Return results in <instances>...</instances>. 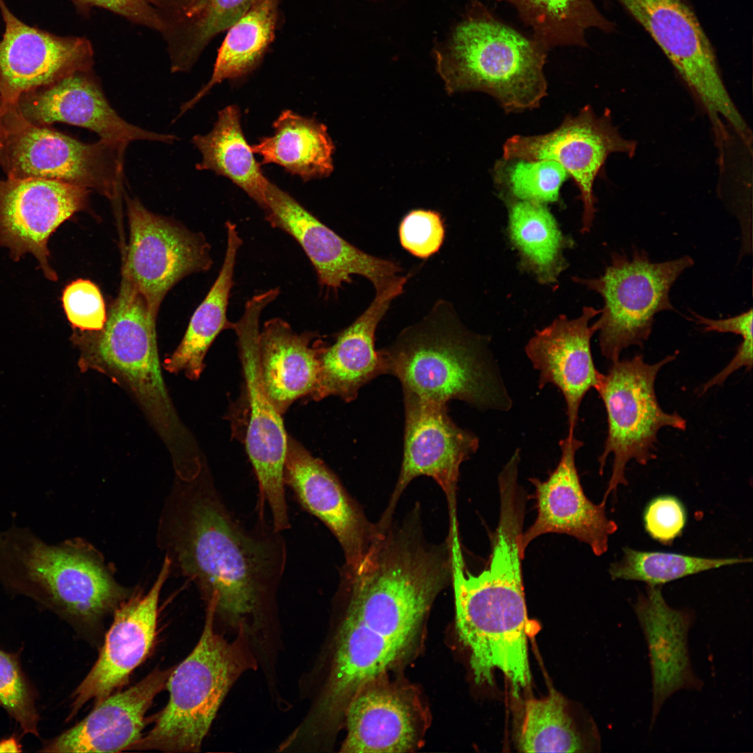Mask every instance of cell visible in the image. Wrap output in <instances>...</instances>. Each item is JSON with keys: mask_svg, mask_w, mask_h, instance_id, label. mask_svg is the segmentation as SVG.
<instances>
[{"mask_svg": "<svg viewBox=\"0 0 753 753\" xmlns=\"http://www.w3.org/2000/svg\"><path fill=\"white\" fill-rule=\"evenodd\" d=\"M525 510V503L517 498L501 499L488 566L473 575L464 568L461 557H456L452 580L457 631L470 653L475 682L492 684L499 671L516 697L531 680L522 572Z\"/></svg>", "mask_w": 753, "mask_h": 753, "instance_id": "1", "label": "cell"}, {"mask_svg": "<svg viewBox=\"0 0 753 753\" xmlns=\"http://www.w3.org/2000/svg\"><path fill=\"white\" fill-rule=\"evenodd\" d=\"M166 523L169 548L183 573L215 614L245 624L279 572L273 546L242 529L211 486L175 491Z\"/></svg>", "mask_w": 753, "mask_h": 753, "instance_id": "2", "label": "cell"}, {"mask_svg": "<svg viewBox=\"0 0 753 753\" xmlns=\"http://www.w3.org/2000/svg\"><path fill=\"white\" fill-rule=\"evenodd\" d=\"M0 584L8 595L30 599L95 641L104 619L132 594L85 541L51 544L16 524L0 530Z\"/></svg>", "mask_w": 753, "mask_h": 753, "instance_id": "3", "label": "cell"}, {"mask_svg": "<svg viewBox=\"0 0 753 753\" xmlns=\"http://www.w3.org/2000/svg\"><path fill=\"white\" fill-rule=\"evenodd\" d=\"M385 374L403 392L437 403L459 400L480 410L508 411L512 400L485 336L464 328L446 301L379 351Z\"/></svg>", "mask_w": 753, "mask_h": 753, "instance_id": "4", "label": "cell"}, {"mask_svg": "<svg viewBox=\"0 0 753 753\" xmlns=\"http://www.w3.org/2000/svg\"><path fill=\"white\" fill-rule=\"evenodd\" d=\"M434 53L448 93L483 92L507 113L535 109L547 96L548 51L479 0L471 1Z\"/></svg>", "mask_w": 753, "mask_h": 753, "instance_id": "5", "label": "cell"}, {"mask_svg": "<svg viewBox=\"0 0 753 753\" xmlns=\"http://www.w3.org/2000/svg\"><path fill=\"white\" fill-rule=\"evenodd\" d=\"M215 609L207 605L204 627L192 652L174 666L166 687L169 699L152 729L129 750L197 752L231 685L255 668L245 624L228 641L214 630Z\"/></svg>", "mask_w": 753, "mask_h": 753, "instance_id": "6", "label": "cell"}, {"mask_svg": "<svg viewBox=\"0 0 753 753\" xmlns=\"http://www.w3.org/2000/svg\"><path fill=\"white\" fill-rule=\"evenodd\" d=\"M611 263L597 278L574 280L598 293L604 306L593 324L599 332L602 355L611 362L631 346L642 347L650 337L655 316L675 311L670 289L678 277L694 265L690 256L652 262L648 253L635 248L630 258L613 252Z\"/></svg>", "mask_w": 753, "mask_h": 753, "instance_id": "7", "label": "cell"}, {"mask_svg": "<svg viewBox=\"0 0 753 753\" xmlns=\"http://www.w3.org/2000/svg\"><path fill=\"white\" fill-rule=\"evenodd\" d=\"M6 137L1 167L10 178H42L93 189L116 199L122 190L128 144L77 140L48 126L33 124L18 108L3 114Z\"/></svg>", "mask_w": 753, "mask_h": 753, "instance_id": "8", "label": "cell"}, {"mask_svg": "<svg viewBox=\"0 0 753 753\" xmlns=\"http://www.w3.org/2000/svg\"><path fill=\"white\" fill-rule=\"evenodd\" d=\"M676 354L654 363H646L642 355L611 362L602 374L596 390L607 413V436L598 458L602 475L607 457L613 455L611 475L602 501L616 493L620 485H626L625 469L634 459L646 465L655 458L657 435L660 429L670 427L684 431L686 420L677 413L665 412L660 406L655 382L660 369L674 360Z\"/></svg>", "mask_w": 753, "mask_h": 753, "instance_id": "9", "label": "cell"}, {"mask_svg": "<svg viewBox=\"0 0 753 753\" xmlns=\"http://www.w3.org/2000/svg\"><path fill=\"white\" fill-rule=\"evenodd\" d=\"M650 34L720 128L725 119L738 132L747 125L722 79L713 45L685 0H614Z\"/></svg>", "mask_w": 753, "mask_h": 753, "instance_id": "10", "label": "cell"}, {"mask_svg": "<svg viewBox=\"0 0 753 753\" xmlns=\"http://www.w3.org/2000/svg\"><path fill=\"white\" fill-rule=\"evenodd\" d=\"M276 297L272 289L252 296L246 302L241 319L233 323L232 329L238 337L250 408L245 448L258 480L261 496L271 510L274 531L279 532L289 527L284 487L288 435L281 414L264 388L258 347L260 315Z\"/></svg>", "mask_w": 753, "mask_h": 753, "instance_id": "11", "label": "cell"}, {"mask_svg": "<svg viewBox=\"0 0 753 753\" xmlns=\"http://www.w3.org/2000/svg\"><path fill=\"white\" fill-rule=\"evenodd\" d=\"M156 317L123 271L119 291L95 351L100 361L123 378L162 427L174 420L162 379L157 347Z\"/></svg>", "mask_w": 753, "mask_h": 753, "instance_id": "12", "label": "cell"}, {"mask_svg": "<svg viewBox=\"0 0 753 753\" xmlns=\"http://www.w3.org/2000/svg\"><path fill=\"white\" fill-rule=\"evenodd\" d=\"M130 238L123 271L157 317L170 289L192 273L208 271L211 246L201 233L155 214L126 197Z\"/></svg>", "mask_w": 753, "mask_h": 753, "instance_id": "13", "label": "cell"}, {"mask_svg": "<svg viewBox=\"0 0 753 753\" xmlns=\"http://www.w3.org/2000/svg\"><path fill=\"white\" fill-rule=\"evenodd\" d=\"M636 142L624 138L606 112L598 116L590 106L568 115L554 130L538 135H514L503 146V158L551 160L570 174L583 203L581 232H588L595 213L594 181L607 158L614 153L632 156Z\"/></svg>", "mask_w": 753, "mask_h": 753, "instance_id": "14", "label": "cell"}, {"mask_svg": "<svg viewBox=\"0 0 753 753\" xmlns=\"http://www.w3.org/2000/svg\"><path fill=\"white\" fill-rule=\"evenodd\" d=\"M404 393L405 429L401 470L388 505L376 524L381 530L392 523L397 501L415 478H432L445 492L451 510L455 508L457 485L462 463L475 453L478 438L457 425L446 404Z\"/></svg>", "mask_w": 753, "mask_h": 753, "instance_id": "15", "label": "cell"}, {"mask_svg": "<svg viewBox=\"0 0 753 753\" xmlns=\"http://www.w3.org/2000/svg\"><path fill=\"white\" fill-rule=\"evenodd\" d=\"M89 190L42 178L0 179V247L18 261L32 254L44 276L58 279L50 264L52 234L88 204Z\"/></svg>", "mask_w": 753, "mask_h": 753, "instance_id": "16", "label": "cell"}, {"mask_svg": "<svg viewBox=\"0 0 753 753\" xmlns=\"http://www.w3.org/2000/svg\"><path fill=\"white\" fill-rule=\"evenodd\" d=\"M5 29L0 40V112L21 97L77 71L91 70L93 50L84 37L60 36L30 26L0 0Z\"/></svg>", "mask_w": 753, "mask_h": 753, "instance_id": "17", "label": "cell"}, {"mask_svg": "<svg viewBox=\"0 0 753 753\" xmlns=\"http://www.w3.org/2000/svg\"><path fill=\"white\" fill-rule=\"evenodd\" d=\"M262 209L272 227L285 231L299 243L316 271L319 284L327 290L336 291L358 275L369 280L378 292L402 271L397 262L371 255L349 243L271 181Z\"/></svg>", "mask_w": 753, "mask_h": 753, "instance_id": "18", "label": "cell"}, {"mask_svg": "<svg viewBox=\"0 0 753 753\" xmlns=\"http://www.w3.org/2000/svg\"><path fill=\"white\" fill-rule=\"evenodd\" d=\"M171 563L167 557L151 588L145 594L133 593L113 613L97 660L72 694L67 721L87 702L95 706L125 685L150 654L157 637L160 591Z\"/></svg>", "mask_w": 753, "mask_h": 753, "instance_id": "19", "label": "cell"}, {"mask_svg": "<svg viewBox=\"0 0 753 753\" xmlns=\"http://www.w3.org/2000/svg\"><path fill=\"white\" fill-rule=\"evenodd\" d=\"M560 461L549 478L541 481L530 478L535 487L537 517L523 532L521 550L524 554L528 545L538 537L556 533L572 536L588 544L596 556L608 549V542L618 526L606 516V502L595 504L585 495L575 463L577 452L583 446L575 433L559 442Z\"/></svg>", "mask_w": 753, "mask_h": 753, "instance_id": "20", "label": "cell"}, {"mask_svg": "<svg viewBox=\"0 0 753 753\" xmlns=\"http://www.w3.org/2000/svg\"><path fill=\"white\" fill-rule=\"evenodd\" d=\"M284 478L303 507L336 537L345 565L358 563L383 531L368 521L325 464L289 436Z\"/></svg>", "mask_w": 753, "mask_h": 753, "instance_id": "21", "label": "cell"}, {"mask_svg": "<svg viewBox=\"0 0 753 753\" xmlns=\"http://www.w3.org/2000/svg\"><path fill=\"white\" fill-rule=\"evenodd\" d=\"M17 108L43 126L65 123L89 129L102 139L128 144L148 140L172 144L175 135L149 131L122 119L109 105L92 69L77 71L21 97Z\"/></svg>", "mask_w": 753, "mask_h": 753, "instance_id": "22", "label": "cell"}, {"mask_svg": "<svg viewBox=\"0 0 753 753\" xmlns=\"http://www.w3.org/2000/svg\"><path fill=\"white\" fill-rule=\"evenodd\" d=\"M600 312L584 307L577 318L570 319L561 314L536 330L524 349L539 372V388L552 384L562 393L570 433H575L584 396L591 388L596 389L602 376L595 366L591 348V337L597 330L594 324L589 325Z\"/></svg>", "mask_w": 753, "mask_h": 753, "instance_id": "23", "label": "cell"}, {"mask_svg": "<svg viewBox=\"0 0 753 753\" xmlns=\"http://www.w3.org/2000/svg\"><path fill=\"white\" fill-rule=\"evenodd\" d=\"M633 609L644 633L652 676L651 730L660 710L680 690H701L703 682L694 671L688 648V632L696 615L690 609H674L662 594V586L647 585Z\"/></svg>", "mask_w": 753, "mask_h": 753, "instance_id": "24", "label": "cell"}, {"mask_svg": "<svg viewBox=\"0 0 753 753\" xmlns=\"http://www.w3.org/2000/svg\"><path fill=\"white\" fill-rule=\"evenodd\" d=\"M174 666L155 669L128 689L95 705L79 722L43 743L40 752H119L142 736L145 715Z\"/></svg>", "mask_w": 753, "mask_h": 753, "instance_id": "25", "label": "cell"}, {"mask_svg": "<svg viewBox=\"0 0 753 753\" xmlns=\"http://www.w3.org/2000/svg\"><path fill=\"white\" fill-rule=\"evenodd\" d=\"M407 279L399 275L376 292L368 307L338 335L335 343L324 346L318 381L310 395L312 398L320 400L338 396L351 402L364 385L385 374L382 357L375 349V331L391 302L402 293Z\"/></svg>", "mask_w": 753, "mask_h": 753, "instance_id": "26", "label": "cell"}, {"mask_svg": "<svg viewBox=\"0 0 753 753\" xmlns=\"http://www.w3.org/2000/svg\"><path fill=\"white\" fill-rule=\"evenodd\" d=\"M311 332L296 333L281 318L266 321L259 335V363L265 391L282 414L297 399L310 395L318 381L324 347Z\"/></svg>", "mask_w": 753, "mask_h": 753, "instance_id": "27", "label": "cell"}, {"mask_svg": "<svg viewBox=\"0 0 753 753\" xmlns=\"http://www.w3.org/2000/svg\"><path fill=\"white\" fill-rule=\"evenodd\" d=\"M413 706L401 692L373 684L361 687L347 704V736L341 752H405L418 738Z\"/></svg>", "mask_w": 753, "mask_h": 753, "instance_id": "28", "label": "cell"}, {"mask_svg": "<svg viewBox=\"0 0 753 753\" xmlns=\"http://www.w3.org/2000/svg\"><path fill=\"white\" fill-rule=\"evenodd\" d=\"M160 22L172 73L188 72L218 33L257 0H150Z\"/></svg>", "mask_w": 753, "mask_h": 753, "instance_id": "29", "label": "cell"}, {"mask_svg": "<svg viewBox=\"0 0 753 753\" xmlns=\"http://www.w3.org/2000/svg\"><path fill=\"white\" fill-rule=\"evenodd\" d=\"M227 248L219 274L192 314L182 341L174 353L165 360L164 367L169 372L184 371L192 380L198 379L204 367V358L219 333L232 329L227 320V310L231 288L238 249L243 241L236 225L225 223Z\"/></svg>", "mask_w": 753, "mask_h": 753, "instance_id": "30", "label": "cell"}, {"mask_svg": "<svg viewBox=\"0 0 753 753\" xmlns=\"http://www.w3.org/2000/svg\"><path fill=\"white\" fill-rule=\"evenodd\" d=\"M273 135L252 145L262 164H275L304 181L328 176L333 170L334 144L326 126L289 109L273 122Z\"/></svg>", "mask_w": 753, "mask_h": 753, "instance_id": "31", "label": "cell"}, {"mask_svg": "<svg viewBox=\"0 0 753 753\" xmlns=\"http://www.w3.org/2000/svg\"><path fill=\"white\" fill-rule=\"evenodd\" d=\"M192 142L202 155L197 169L211 170L229 179L262 208L270 181L246 140L237 105L219 111L213 129L195 135Z\"/></svg>", "mask_w": 753, "mask_h": 753, "instance_id": "32", "label": "cell"}, {"mask_svg": "<svg viewBox=\"0 0 753 753\" xmlns=\"http://www.w3.org/2000/svg\"><path fill=\"white\" fill-rule=\"evenodd\" d=\"M505 201L508 236L519 253L521 266L542 284L556 282L565 268L563 251L570 245V240L563 234L546 204Z\"/></svg>", "mask_w": 753, "mask_h": 753, "instance_id": "33", "label": "cell"}, {"mask_svg": "<svg viewBox=\"0 0 753 753\" xmlns=\"http://www.w3.org/2000/svg\"><path fill=\"white\" fill-rule=\"evenodd\" d=\"M280 0H257L230 28L220 47L208 83L182 105L179 116L191 109L217 84L252 72L274 38Z\"/></svg>", "mask_w": 753, "mask_h": 753, "instance_id": "34", "label": "cell"}, {"mask_svg": "<svg viewBox=\"0 0 753 753\" xmlns=\"http://www.w3.org/2000/svg\"><path fill=\"white\" fill-rule=\"evenodd\" d=\"M498 1L514 7L531 36L548 52L559 47H588V30L610 33L616 29L593 0Z\"/></svg>", "mask_w": 753, "mask_h": 753, "instance_id": "35", "label": "cell"}, {"mask_svg": "<svg viewBox=\"0 0 753 753\" xmlns=\"http://www.w3.org/2000/svg\"><path fill=\"white\" fill-rule=\"evenodd\" d=\"M517 747L523 752H579L584 745L564 698L552 691L526 701Z\"/></svg>", "mask_w": 753, "mask_h": 753, "instance_id": "36", "label": "cell"}, {"mask_svg": "<svg viewBox=\"0 0 753 753\" xmlns=\"http://www.w3.org/2000/svg\"><path fill=\"white\" fill-rule=\"evenodd\" d=\"M623 552L622 559L609 568L611 579L640 581L650 586H662L701 572L752 561L750 558H710L629 547H624Z\"/></svg>", "mask_w": 753, "mask_h": 753, "instance_id": "37", "label": "cell"}, {"mask_svg": "<svg viewBox=\"0 0 753 753\" xmlns=\"http://www.w3.org/2000/svg\"><path fill=\"white\" fill-rule=\"evenodd\" d=\"M496 184L505 200L546 204L558 200L568 177L566 170L551 160L502 159L494 168Z\"/></svg>", "mask_w": 753, "mask_h": 753, "instance_id": "38", "label": "cell"}, {"mask_svg": "<svg viewBox=\"0 0 753 753\" xmlns=\"http://www.w3.org/2000/svg\"><path fill=\"white\" fill-rule=\"evenodd\" d=\"M34 687L24 672L18 653L0 648V706L24 733L39 736L40 715Z\"/></svg>", "mask_w": 753, "mask_h": 753, "instance_id": "39", "label": "cell"}, {"mask_svg": "<svg viewBox=\"0 0 753 753\" xmlns=\"http://www.w3.org/2000/svg\"><path fill=\"white\" fill-rule=\"evenodd\" d=\"M62 305L74 329L100 331L107 319L99 288L89 280L78 279L68 284L62 293Z\"/></svg>", "mask_w": 753, "mask_h": 753, "instance_id": "40", "label": "cell"}, {"mask_svg": "<svg viewBox=\"0 0 753 753\" xmlns=\"http://www.w3.org/2000/svg\"><path fill=\"white\" fill-rule=\"evenodd\" d=\"M401 245L415 257L427 259L437 252L445 238V227L439 213L418 209L410 211L400 222Z\"/></svg>", "mask_w": 753, "mask_h": 753, "instance_id": "41", "label": "cell"}, {"mask_svg": "<svg viewBox=\"0 0 753 753\" xmlns=\"http://www.w3.org/2000/svg\"><path fill=\"white\" fill-rule=\"evenodd\" d=\"M686 522L682 503L673 496H660L651 500L644 512L647 533L655 540L671 545L682 534Z\"/></svg>", "mask_w": 753, "mask_h": 753, "instance_id": "42", "label": "cell"}, {"mask_svg": "<svg viewBox=\"0 0 753 753\" xmlns=\"http://www.w3.org/2000/svg\"><path fill=\"white\" fill-rule=\"evenodd\" d=\"M77 10L88 15L93 7L118 14L133 23L160 30V22L150 0H70Z\"/></svg>", "mask_w": 753, "mask_h": 753, "instance_id": "43", "label": "cell"}, {"mask_svg": "<svg viewBox=\"0 0 753 753\" xmlns=\"http://www.w3.org/2000/svg\"><path fill=\"white\" fill-rule=\"evenodd\" d=\"M752 309L738 315L722 319H712L692 312L696 322L703 326L705 331L731 333L743 340H752Z\"/></svg>", "mask_w": 753, "mask_h": 753, "instance_id": "44", "label": "cell"}, {"mask_svg": "<svg viewBox=\"0 0 753 753\" xmlns=\"http://www.w3.org/2000/svg\"><path fill=\"white\" fill-rule=\"evenodd\" d=\"M22 745L17 738L10 736L0 740V752H21Z\"/></svg>", "mask_w": 753, "mask_h": 753, "instance_id": "45", "label": "cell"}, {"mask_svg": "<svg viewBox=\"0 0 753 753\" xmlns=\"http://www.w3.org/2000/svg\"><path fill=\"white\" fill-rule=\"evenodd\" d=\"M6 137V129L3 119V116L0 112V167L1 164L2 155L5 146V141Z\"/></svg>", "mask_w": 753, "mask_h": 753, "instance_id": "46", "label": "cell"}]
</instances>
